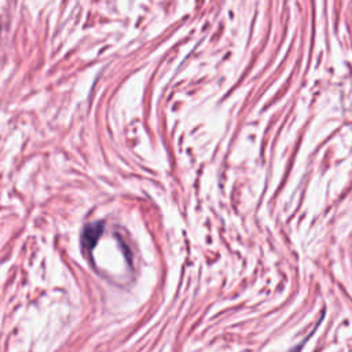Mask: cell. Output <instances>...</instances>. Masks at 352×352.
<instances>
[{
    "label": "cell",
    "instance_id": "obj_1",
    "mask_svg": "<svg viewBox=\"0 0 352 352\" xmlns=\"http://www.w3.org/2000/svg\"><path fill=\"white\" fill-rule=\"evenodd\" d=\"M103 231V223L98 221V223H91V224H87L82 230V234H81V242H82V246L85 249H91L95 246L96 241L99 239L100 234Z\"/></svg>",
    "mask_w": 352,
    "mask_h": 352
}]
</instances>
